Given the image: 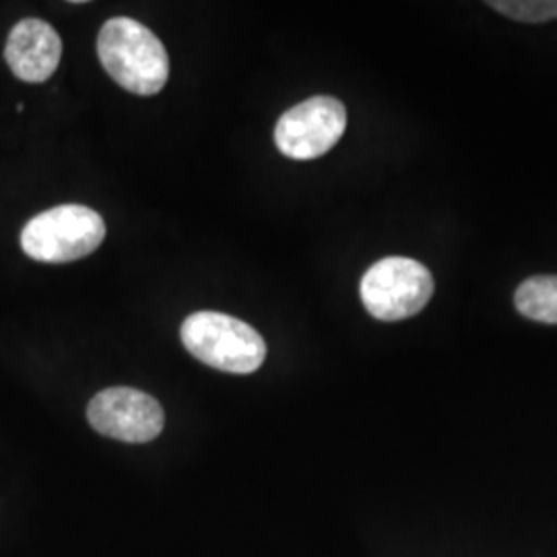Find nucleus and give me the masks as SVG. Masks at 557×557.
Wrapping results in <instances>:
<instances>
[{
	"label": "nucleus",
	"mask_w": 557,
	"mask_h": 557,
	"mask_svg": "<svg viewBox=\"0 0 557 557\" xmlns=\"http://www.w3.org/2000/svg\"><path fill=\"white\" fill-rule=\"evenodd\" d=\"M98 57L106 73L137 96L160 94L170 77V59L160 38L128 17H114L101 27Z\"/></svg>",
	"instance_id": "1"
},
{
	"label": "nucleus",
	"mask_w": 557,
	"mask_h": 557,
	"mask_svg": "<svg viewBox=\"0 0 557 557\" xmlns=\"http://www.w3.org/2000/svg\"><path fill=\"white\" fill-rule=\"evenodd\" d=\"M180 337L190 356L227 374H252L267 358V343L257 329L221 312L188 317Z\"/></svg>",
	"instance_id": "2"
},
{
	"label": "nucleus",
	"mask_w": 557,
	"mask_h": 557,
	"mask_svg": "<svg viewBox=\"0 0 557 557\" xmlns=\"http://www.w3.org/2000/svg\"><path fill=\"white\" fill-rule=\"evenodd\" d=\"M106 238L100 213L85 205H60L27 221L21 248L29 259L62 264L89 257Z\"/></svg>",
	"instance_id": "3"
},
{
	"label": "nucleus",
	"mask_w": 557,
	"mask_h": 557,
	"mask_svg": "<svg viewBox=\"0 0 557 557\" xmlns=\"http://www.w3.org/2000/svg\"><path fill=\"white\" fill-rule=\"evenodd\" d=\"M434 287L432 273L421 262L388 257L368 269L359 296L374 319L397 322L419 314L434 296Z\"/></svg>",
	"instance_id": "4"
},
{
	"label": "nucleus",
	"mask_w": 557,
	"mask_h": 557,
	"mask_svg": "<svg viewBox=\"0 0 557 557\" xmlns=\"http://www.w3.org/2000/svg\"><path fill=\"white\" fill-rule=\"evenodd\" d=\"M347 126L341 101L317 96L289 108L275 126L277 149L289 160H317L329 153Z\"/></svg>",
	"instance_id": "5"
},
{
	"label": "nucleus",
	"mask_w": 557,
	"mask_h": 557,
	"mask_svg": "<svg viewBox=\"0 0 557 557\" xmlns=\"http://www.w3.org/2000/svg\"><path fill=\"white\" fill-rule=\"evenodd\" d=\"M87 419L101 436L128 444H145L158 438L165 423L160 403L128 386H114L98 393L87 407Z\"/></svg>",
	"instance_id": "6"
},
{
	"label": "nucleus",
	"mask_w": 557,
	"mask_h": 557,
	"mask_svg": "<svg viewBox=\"0 0 557 557\" xmlns=\"http://www.w3.org/2000/svg\"><path fill=\"white\" fill-rule=\"evenodd\" d=\"M62 41L59 32L41 20H23L11 29L4 60L13 75L25 83H44L59 69Z\"/></svg>",
	"instance_id": "7"
},
{
	"label": "nucleus",
	"mask_w": 557,
	"mask_h": 557,
	"mask_svg": "<svg viewBox=\"0 0 557 557\" xmlns=\"http://www.w3.org/2000/svg\"><path fill=\"white\" fill-rule=\"evenodd\" d=\"M518 312L527 319L557 324V277L535 275L520 283L515 296Z\"/></svg>",
	"instance_id": "8"
},
{
	"label": "nucleus",
	"mask_w": 557,
	"mask_h": 557,
	"mask_svg": "<svg viewBox=\"0 0 557 557\" xmlns=\"http://www.w3.org/2000/svg\"><path fill=\"white\" fill-rule=\"evenodd\" d=\"M490 7L510 20L527 23L557 20V0H494Z\"/></svg>",
	"instance_id": "9"
}]
</instances>
